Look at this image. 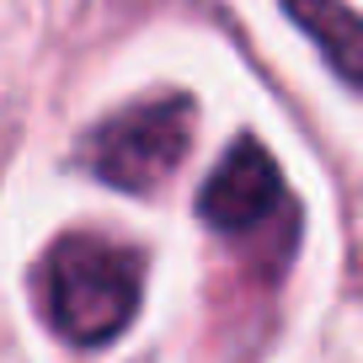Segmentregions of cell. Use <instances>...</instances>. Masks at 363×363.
<instances>
[{"mask_svg":"<svg viewBox=\"0 0 363 363\" xmlns=\"http://www.w3.org/2000/svg\"><path fill=\"white\" fill-rule=\"evenodd\" d=\"M284 11L326 54V65L363 96V16L342 0H284Z\"/></svg>","mask_w":363,"mask_h":363,"instance_id":"4","label":"cell"},{"mask_svg":"<svg viewBox=\"0 0 363 363\" xmlns=\"http://www.w3.org/2000/svg\"><path fill=\"white\" fill-rule=\"evenodd\" d=\"M43 289V315L75 347H102L118 331H128L145 294V262L134 246H118L107 235H75L54 240L38 272Z\"/></svg>","mask_w":363,"mask_h":363,"instance_id":"1","label":"cell"},{"mask_svg":"<svg viewBox=\"0 0 363 363\" xmlns=\"http://www.w3.org/2000/svg\"><path fill=\"white\" fill-rule=\"evenodd\" d=\"M187 150H193V102L187 96H160V102L123 107L107 123H96L86 134L80 160L107 187L145 198L155 187H166L171 171L187 160Z\"/></svg>","mask_w":363,"mask_h":363,"instance_id":"2","label":"cell"},{"mask_svg":"<svg viewBox=\"0 0 363 363\" xmlns=\"http://www.w3.org/2000/svg\"><path fill=\"white\" fill-rule=\"evenodd\" d=\"M198 214L214 235L240 246H257V240H272V251L294 246V203L284 193V171L251 134H240L225 150V160L208 171Z\"/></svg>","mask_w":363,"mask_h":363,"instance_id":"3","label":"cell"}]
</instances>
